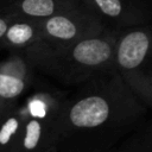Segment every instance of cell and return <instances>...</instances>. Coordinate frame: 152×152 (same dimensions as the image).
Instances as JSON below:
<instances>
[{"instance_id":"9c48e42d","label":"cell","mask_w":152,"mask_h":152,"mask_svg":"<svg viewBox=\"0 0 152 152\" xmlns=\"http://www.w3.org/2000/svg\"><path fill=\"white\" fill-rule=\"evenodd\" d=\"M42 20L12 17L11 25L2 43V49L24 51L42 42Z\"/></svg>"},{"instance_id":"8fae6325","label":"cell","mask_w":152,"mask_h":152,"mask_svg":"<svg viewBox=\"0 0 152 152\" xmlns=\"http://www.w3.org/2000/svg\"><path fill=\"white\" fill-rule=\"evenodd\" d=\"M31 84L26 80L0 71V99L8 103L20 101L21 96L28 91Z\"/></svg>"},{"instance_id":"7c38bea8","label":"cell","mask_w":152,"mask_h":152,"mask_svg":"<svg viewBox=\"0 0 152 152\" xmlns=\"http://www.w3.org/2000/svg\"><path fill=\"white\" fill-rule=\"evenodd\" d=\"M12 17L4 12H0V49H2V43L6 36V32L11 25Z\"/></svg>"},{"instance_id":"3957f363","label":"cell","mask_w":152,"mask_h":152,"mask_svg":"<svg viewBox=\"0 0 152 152\" xmlns=\"http://www.w3.org/2000/svg\"><path fill=\"white\" fill-rule=\"evenodd\" d=\"M115 68L135 96L152 109L151 25L120 32L115 50Z\"/></svg>"},{"instance_id":"52a82bcc","label":"cell","mask_w":152,"mask_h":152,"mask_svg":"<svg viewBox=\"0 0 152 152\" xmlns=\"http://www.w3.org/2000/svg\"><path fill=\"white\" fill-rule=\"evenodd\" d=\"M80 0H0V12L15 18L44 20L72 8Z\"/></svg>"},{"instance_id":"6da1fadb","label":"cell","mask_w":152,"mask_h":152,"mask_svg":"<svg viewBox=\"0 0 152 152\" xmlns=\"http://www.w3.org/2000/svg\"><path fill=\"white\" fill-rule=\"evenodd\" d=\"M148 108L116 68L80 86L65 97L58 125L57 152H107L142 124Z\"/></svg>"},{"instance_id":"9a60e30c","label":"cell","mask_w":152,"mask_h":152,"mask_svg":"<svg viewBox=\"0 0 152 152\" xmlns=\"http://www.w3.org/2000/svg\"><path fill=\"white\" fill-rule=\"evenodd\" d=\"M114 150H115V148H113V150H109V151H107V152H114Z\"/></svg>"},{"instance_id":"30bf717a","label":"cell","mask_w":152,"mask_h":152,"mask_svg":"<svg viewBox=\"0 0 152 152\" xmlns=\"http://www.w3.org/2000/svg\"><path fill=\"white\" fill-rule=\"evenodd\" d=\"M114 152H152V121L137 127L115 147Z\"/></svg>"},{"instance_id":"8992f818","label":"cell","mask_w":152,"mask_h":152,"mask_svg":"<svg viewBox=\"0 0 152 152\" xmlns=\"http://www.w3.org/2000/svg\"><path fill=\"white\" fill-rule=\"evenodd\" d=\"M106 28L122 32L152 24L151 5L146 0H82Z\"/></svg>"},{"instance_id":"5b68a950","label":"cell","mask_w":152,"mask_h":152,"mask_svg":"<svg viewBox=\"0 0 152 152\" xmlns=\"http://www.w3.org/2000/svg\"><path fill=\"white\" fill-rule=\"evenodd\" d=\"M99 17L82 1L72 8L42 20V42L68 45L106 31Z\"/></svg>"},{"instance_id":"4fadbf2b","label":"cell","mask_w":152,"mask_h":152,"mask_svg":"<svg viewBox=\"0 0 152 152\" xmlns=\"http://www.w3.org/2000/svg\"><path fill=\"white\" fill-rule=\"evenodd\" d=\"M7 104H8V102H5V101H2V100L0 99V114H1V112L7 107Z\"/></svg>"},{"instance_id":"7a4b0ae2","label":"cell","mask_w":152,"mask_h":152,"mask_svg":"<svg viewBox=\"0 0 152 152\" xmlns=\"http://www.w3.org/2000/svg\"><path fill=\"white\" fill-rule=\"evenodd\" d=\"M119 34L106 30L68 45L39 42L23 52L37 71L65 86H82L115 68Z\"/></svg>"},{"instance_id":"5bb4252c","label":"cell","mask_w":152,"mask_h":152,"mask_svg":"<svg viewBox=\"0 0 152 152\" xmlns=\"http://www.w3.org/2000/svg\"><path fill=\"white\" fill-rule=\"evenodd\" d=\"M146 1H147V2H148L151 6H152V0H146Z\"/></svg>"},{"instance_id":"ba28073f","label":"cell","mask_w":152,"mask_h":152,"mask_svg":"<svg viewBox=\"0 0 152 152\" xmlns=\"http://www.w3.org/2000/svg\"><path fill=\"white\" fill-rule=\"evenodd\" d=\"M27 103L24 100L8 103L0 114V152H12L27 119Z\"/></svg>"},{"instance_id":"277c9868","label":"cell","mask_w":152,"mask_h":152,"mask_svg":"<svg viewBox=\"0 0 152 152\" xmlns=\"http://www.w3.org/2000/svg\"><path fill=\"white\" fill-rule=\"evenodd\" d=\"M65 97L53 90H37L25 97L27 119L12 152H57L59 115Z\"/></svg>"},{"instance_id":"2e32d148","label":"cell","mask_w":152,"mask_h":152,"mask_svg":"<svg viewBox=\"0 0 152 152\" xmlns=\"http://www.w3.org/2000/svg\"><path fill=\"white\" fill-rule=\"evenodd\" d=\"M151 26H152V24H151Z\"/></svg>"}]
</instances>
